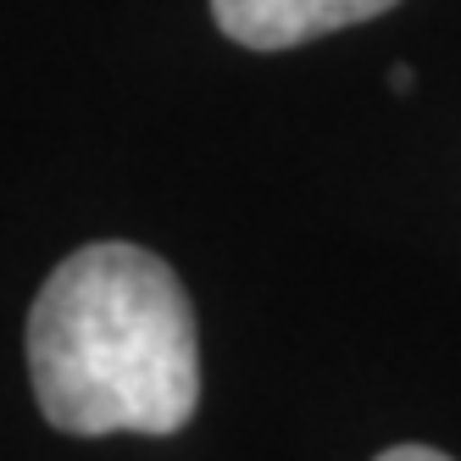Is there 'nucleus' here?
<instances>
[{"instance_id": "f257e3e1", "label": "nucleus", "mask_w": 461, "mask_h": 461, "mask_svg": "<svg viewBox=\"0 0 461 461\" xmlns=\"http://www.w3.org/2000/svg\"><path fill=\"white\" fill-rule=\"evenodd\" d=\"M28 378L73 439L189 428L201 406V328L178 273L145 245L73 250L28 306Z\"/></svg>"}, {"instance_id": "7ed1b4c3", "label": "nucleus", "mask_w": 461, "mask_h": 461, "mask_svg": "<svg viewBox=\"0 0 461 461\" xmlns=\"http://www.w3.org/2000/svg\"><path fill=\"white\" fill-rule=\"evenodd\" d=\"M373 461H456V456H445V450H434V445H389V450L373 456Z\"/></svg>"}, {"instance_id": "f03ea898", "label": "nucleus", "mask_w": 461, "mask_h": 461, "mask_svg": "<svg viewBox=\"0 0 461 461\" xmlns=\"http://www.w3.org/2000/svg\"><path fill=\"white\" fill-rule=\"evenodd\" d=\"M389 6L401 0H212V17L245 50H294L367 17H384Z\"/></svg>"}]
</instances>
